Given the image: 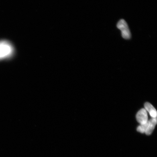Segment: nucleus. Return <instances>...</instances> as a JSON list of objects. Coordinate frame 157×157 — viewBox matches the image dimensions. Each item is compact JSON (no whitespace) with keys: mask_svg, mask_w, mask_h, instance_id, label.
<instances>
[{"mask_svg":"<svg viewBox=\"0 0 157 157\" xmlns=\"http://www.w3.org/2000/svg\"><path fill=\"white\" fill-rule=\"evenodd\" d=\"M117 28L121 31V35L123 38L125 39H130L131 34L128 25L126 21L124 19L120 20L117 25Z\"/></svg>","mask_w":157,"mask_h":157,"instance_id":"obj_1","label":"nucleus"},{"mask_svg":"<svg viewBox=\"0 0 157 157\" xmlns=\"http://www.w3.org/2000/svg\"><path fill=\"white\" fill-rule=\"evenodd\" d=\"M13 49L11 45L6 42L0 44V58L9 56L13 53Z\"/></svg>","mask_w":157,"mask_h":157,"instance_id":"obj_2","label":"nucleus"},{"mask_svg":"<svg viewBox=\"0 0 157 157\" xmlns=\"http://www.w3.org/2000/svg\"><path fill=\"white\" fill-rule=\"evenodd\" d=\"M137 121L140 124H144L148 122V115L146 110L143 109L137 113L136 116Z\"/></svg>","mask_w":157,"mask_h":157,"instance_id":"obj_3","label":"nucleus"},{"mask_svg":"<svg viewBox=\"0 0 157 157\" xmlns=\"http://www.w3.org/2000/svg\"><path fill=\"white\" fill-rule=\"evenodd\" d=\"M157 124L156 118H152L148 121V127L145 133L147 135H150L154 131Z\"/></svg>","mask_w":157,"mask_h":157,"instance_id":"obj_4","label":"nucleus"},{"mask_svg":"<svg viewBox=\"0 0 157 157\" xmlns=\"http://www.w3.org/2000/svg\"><path fill=\"white\" fill-rule=\"evenodd\" d=\"M145 109L148 112L152 118H156L157 113L156 109L150 103L147 102L144 104Z\"/></svg>","mask_w":157,"mask_h":157,"instance_id":"obj_5","label":"nucleus"},{"mask_svg":"<svg viewBox=\"0 0 157 157\" xmlns=\"http://www.w3.org/2000/svg\"><path fill=\"white\" fill-rule=\"evenodd\" d=\"M148 122L144 124H140L139 125L137 128V131L141 133H145L147 130V127H148Z\"/></svg>","mask_w":157,"mask_h":157,"instance_id":"obj_6","label":"nucleus"}]
</instances>
